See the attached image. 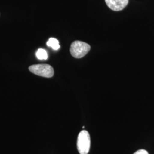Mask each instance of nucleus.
<instances>
[{
    "label": "nucleus",
    "instance_id": "1",
    "mask_svg": "<svg viewBox=\"0 0 154 154\" xmlns=\"http://www.w3.org/2000/svg\"><path fill=\"white\" fill-rule=\"evenodd\" d=\"M91 145L90 136L88 131L82 130L78 134L77 139V149L80 154H88Z\"/></svg>",
    "mask_w": 154,
    "mask_h": 154
},
{
    "label": "nucleus",
    "instance_id": "2",
    "mask_svg": "<svg viewBox=\"0 0 154 154\" xmlns=\"http://www.w3.org/2000/svg\"><path fill=\"white\" fill-rule=\"evenodd\" d=\"M90 50V46L84 42L75 41L70 46V53L75 58H81L88 54Z\"/></svg>",
    "mask_w": 154,
    "mask_h": 154
},
{
    "label": "nucleus",
    "instance_id": "3",
    "mask_svg": "<svg viewBox=\"0 0 154 154\" xmlns=\"http://www.w3.org/2000/svg\"><path fill=\"white\" fill-rule=\"evenodd\" d=\"M29 71L33 74L45 78H51L54 75V69L48 64H38L29 66Z\"/></svg>",
    "mask_w": 154,
    "mask_h": 154
},
{
    "label": "nucleus",
    "instance_id": "4",
    "mask_svg": "<svg viewBox=\"0 0 154 154\" xmlns=\"http://www.w3.org/2000/svg\"><path fill=\"white\" fill-rule=\"evenodd\" d=\"M129 0H105L107 6L114 11H121L128 4Z\"/></svg>",
    "mask_w": 154,
    "mask_h": 154
},
{
    "label": "nucleus",
    "instance_id": "5",
    "mask_svg": "<svg viewBox=\"0 0 154 154\" xmlns=\"http://www.w3.org/2000/svg\"><path fill=\"white\" fill-rule=\"evenodd\" d=\"M46 45L49 47H51L54 50H58L60 48V45L59 44V41L54 38H50L49 41L47 42Z\"/></svg>",
    "mask_w": 154,
    "mask_h": 154
},
{
    "label": "nucleus",
    "instance_id": "6",
    "mask_svg": "<svg viewBox=\"0 0 154 154\" xmlns=\"http://www.w3.org/2000/svg\"><path fill=\"white\" fill-rule=\"evenodd\" d=\"M36 56L37 58L41 60H45L48 59V53L46 51L43 49H39L37 53H36Z\"/></svg>",
    "mask_w": 154,
    "mask_h": 154
},
{
    "label": "nucleus",
    "instance_id": "7",
    "mask_svg": "<svg viewBox=\"0 0 154 154\" xmlns=\"http://www.w3.org/2000/svg\"><path fill=\"white\" fill-rule=\"evenodd\" d=\"M134 154H149V152L145 149H139L137 151H136Z\"/></svg>",
    "mask_w": 154,
    "mask_h": 154
}]
</instances>
